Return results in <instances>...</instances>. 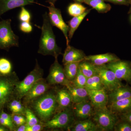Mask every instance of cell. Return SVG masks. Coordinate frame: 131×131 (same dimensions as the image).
I'll list each match as a JSON object with an SVG mask.
<instances>
[{
  "label": "cell",
  "mask_w": 131,
  "mask_h": 131,
  "mask_svg": "<svg viewBox=\"0 0 131 131\" xmlns=\"http://www.w3.org/2000/svg\"><path fill=\"white\" fill-rule=\"evenodd\" d=\"M52 25L46 12L43 15V24L38 52L43 56H51L58 58L62 54V50L57 44Z\"/></svg>",
  "instance_id": "cell-1"
},
{
  "label": "cell",
  "mask_w": 131,
  "mask_h": 131,
  "mask_svg": "<svg viewBox=\"0 0 131 131\" xmlns=\"http://www.w3.org/2000/svg\"><path fill=\"white\" fill-rule=\"evenodd\" d=\"M30 104L34 112L43 123L50 119L58 112V106L55 92H47Z\"/></svg>",
  "instance_id": "cell-2"
},
{
  "label": "cell",
  "mask_w": 131,
  "mask_h": 131,
  "mask_svg": "<svg viewBox=\"0 0 131 131\" xmlns=\"http://www.w3.org/2000/svg\"><path fill=\"white\" fill-rule=\"evenodd\" d=\"M92 119L100 131H114L115 124L119 118L107 107L94 109Z\"/></svg>",
  "instance_id": "cell-3"
},
{
  "label": "cell",
  "mask_w": 131,
  "mask_h": 131,
  "mask_svg": "<svg viewBox=\"0 0 131 131\" xmlns=\"http://www.w3.org/2000/svg\"><path fill=\"white\" fill-rule=\"evenodd\" d=\"M75 121L71 106L56 113L50 119L43 124L44 127L47 129H68Z\"/></svg>",
  "instance_id": "cell-4"
},
{
  "label": "cell",
  "mask_w": 131,
  "mask_h": 131,
  "mask_svg": "<svg viewBox=\"0 0 131 131\" xmlns=\"http://www.w3.org/2000/svg\"><path fill=\"white\" fill-rule=\"evenodd\" d=\"M36 61L34 69L24 80L21 81H19L16 84L15 93L19 100L24 98L33 86L38 81L43 78V71L39 65L37 61Z\"/></svg>",
  "instance_id": "cell-5"
},
{
  "label": "cell",
  "mask_w": 131,
  "mask_h": 131,
  "mask_svg": "<svg viewBox=\"0 0 131 131\" xmlns=\"http://www.w3.org/2000/svg\"><path fill=\"white\" fill-rule=\"evenodd\" d=\"M10 19L0 21V49L8 50L19 47V37L12 30Z\"/></svg>",
  "instance_id": "cell-6"
},
{
  "label": "cell",
  "mask_w": 131,
  "mask_h": 131,
  "mask_svg": "<svg viewBox=\"0 0 131 131\" xmlns=\"http://www.w3.org/2000/svg\"><path fill=\"white\" fill-rule=\"evenodd\" d=\"M98 75L100 77L104 89L110 92L124 85L116 77L114 73L105 65L96 66Z\"/></svg>",
  "instance_id": "cell-7"
},
{
  "label": "cell",
  "mask_w": 131,
  "mask_h": 131,
  "mask_svg": "<svg viewBox=\"0 0 131 131\" xmlns=\"http://www.w3.org/2000/svg\"><path fill=\"white\" fill-rule=\"evenodd\" d=\"M55 59L50 68L46 81L50 86L59 84L66 87L72 83L66 76L63 68L59 63L58 58Z\"/></svg>",
  "instance_id": "cell-8"
},
{
  "label": "cell",
  "mask_w": 131,
  "mask_h": 131,
  "mask_svg": "<svg viewBox=\"0 0 131 131\" xmlns=\"http://www.w3.org/2000/svg\"><path fill=\"white\" fill-rule=\"evenodd\" d=\"M120 81L131 84V62L120 59L106 64Z\"/></svg>",
  "instance_id": "cell-9"
},
{
  "label": "cell",
  "mask_w": 131,
  "mask_h": 131,
  "mask_svg": "<svg viewBox=\"0 0 131 131\" xmlns=\"http://www.w3.org/2000/svg\"><path fill=\"white\" fill-rule=\"evenodd\" d=\"M19 81L17 77L0 78V108L3 107L12 98Z\"/></svg>",
  "instance_id": "cell-10"
},
{
  "label": "cell",
  "mask_w": 131,
  "mask_h": 131,
  "mask_svg": "<svg viewBox=\"0 0 131 131\" xmlns=\"http://www.w3.org/2000/svg\"><path fill=\"white\" fill-rule=\"evenodd\" d=\"M47 7L49 9L48 16L51 25L58 28L62 32L66 39V45L69 44L70 41L68 38L69 27L63 20L61 10L56 7L55 5H50Z\"/></svg>",
  "instance_id": "cell-11"
},
{
  "label": "cell",
  "mask_w": 131,
  "mask_h": 131,
  "mask_svg": "<svg viewBox=\"0 0 131 131\" xmlns=\"http://www.w3.org/2000/svg\"><path fill=\"white\" fill-rule=\"evenodd\" d=\"M50 86L46 80L43 78L38 81L23 98L24 105H28L35 99L47 93Z\"/></svg>",
  "instance_id": "cell-12"
},
{
  "label": "cell",
  "mask_w": 131,
  "mask_h": 131,
  "mask_svg": "<svg viewBox=\"0 0 131 131\" xmlns=\"http://www.w3.org/2000/svg\"><path fill=\"white\" fill-rule=\"evenodd\" d=\"M72 107L75 118L78 120L91 118L93 114L94 108L90 100L73 104Z\"/></svg>",
  "instance_id": "cell-13"
},
{
  "label": "cell",
  "mask_w": 131,
  "mask_h": 131,
  "mask_svg": "<svg viewBox=\"0 0 131 131\" xmlns=\"http://www.w3.org/2000/svg\"><path fill=\"white\" fill-rule=\"evenodd\" d=\"M90 101L94 109L107 107L108 96L105 89L88 91Z\"/></svg>",
  "instance_id": "cell-14"
},
{
  "label": "cell",
  "mask_w": 131,
  "mask_h": 131,
  "mask_svg": "<svg viewBox=\"0 0 131 131\" xmlns=\"http://www.w3.org/2000/svg\"><path fill=\"white\" fill-rule=\"evenodd\" d=\"M86 56L82 50L69 44L67 45L63 54L62 63L64 64L68 63L81 62L84 60Z\"/></svg>",
  "instance_id": "cell-15"
},
{
  "label": "cell",
  "mask_w": 131,
  "mask_h": 131,
  "mask_svg": "<svg viewBox=\"0 0 131 131\" xmlns=\"http://www.w3.org/2000/svg\"><path fill=\"white\" fill-rule=\"evenodd\" d=\"M56 94L58 106L57 112L72 106V97L67 88L57 89Z\"/></svg>",
  "instance_id": "cell-16"
},
{
  "label": "cell",
  "mask_w": 131,
  "mask_h": 131,
  "mask_svg": "<svg viewBox=\"0 0 131 131\" xmlns=\"http://www.w3.org/2000/svg\"><path fill=\"white\" fill-rule=\"evenodd\" d=\"M84 59L89 61L95 66H101L118 61L120 59L114 54L106 53L86 56Z\"/></svg>",
  "instance_id": "cell-17"
},
{
  "label": "cell",
  "mask_w": 131,
  "mask_h": 131,
  "mask_svg": "<svg viewBox=\"0 0 131 131\" xmlns=\"http://www.w3.org/2000/svg\"><path fill=\"white\" fill-rule=\"evenodd\" d=\"M35 3V0H0V16L12 9Z\"/></svg>",
  "instance_id": "cell-18"
},
{
  "label": "cell",
  "mask_w": 131,
  "mask_h": 131,
  "mask_svg": "<svg viewBox=\"0 0 131 131\" xmlns=\"http://www.w3.org/2000/svg\"><path fill=\"white\" fill-rule=\"evenodd\" d=\"M108 103L131 97V87L128 84L121 86L108 94Z\"/></svg>",
  "instance_id": "cell-19"
},
{
  "label": "cell",
  "mask_w": 131,
  "mask_h": 131,
  "mask_svg": "<svg viewBox=\"0 0 131 131\" xmlns=\"http://www.w3.org/2000/svg\"><path fill=\"white\" fill-rule=\"evenodd\" d=\"M68 130L71 131H100L96 124L90 118L75 121Z\"/></svg>",
  "instance_id": "cell-20"
},
{
  "label": "cell",
  "mask_w": 131,
  "mask_h": 131,
  "mask_svg": "<svg viewBox=\"0 0 131 131\" xmlns=\"http://www.w3.org/2000/svg\"><path fill=\"white\" fill-rule=\"evenodd\" d=\"M66 88L70 93L73 104L89 100L88 91L85 88L75 86L72 83Z\"/></svg>",
  "instance_id": "cell-21"
},
{
  "label": "cell",
  "mask_w": 131,
  "mask_h": 131,
  "mask_svg": "<svg viewBox=\"0 0 131 131\" xmlns=\"http://www.w3.org/2000/svg\"><path fill=\"white\" fill-rule=\"evenodd\" d=\"M109 108L118 116L129 112L131 111V97L110 103Z\"/></svg>",
  "instance_id": "cell-22"
},
{
  "label": "cell",
  "mask_w": 131,
  "mask_h": 131,
  "mask_svg": "<svg viewBox=\"0 0 131 131\" xmlns=\"http://www.w3.org/2000/svg\"><path fill=\"white\" fill-rule=\"evenodd\" d=\"M91 9H87L82 14L79 16H74L69 21H68L67 23L69 27L68 33V38L70 41L73 38L75 31L79 27L84 18L91 12Z\"/></svg>",
  "instance_id": "cell-23"
},
{
  "label": "cell",
  "mask_w": 131,
  "mask_h": 131,
  "mask_svg": "<svg viewBox=\"0 0 131 131\" xmlns=\"http://www.w3.org/2000/svg\"><path fill=\"white\" fill-rule=\"evenodd\" d=\"M83 3L95 9L100 13H106L111 10L112 7L104 0H83Z\"/></svg>",
  "instance_id": "cell-24"
},
{
  "label": "cell",
  "mask_w": 131,
  "mask_h": 131,
  "mask_svg": "<svg viewBox=\"0 0 131 131\" xmlns=\"http://www.w3.org/2000/svg\"><path fill=\"white\" fill-rule=\"evenodd\" d=\"M79 69L82 74L88 78L95 75L98 74L96 66L85 59L80 62Z\"/></svg>",
  "instance_id": "cell-25"
},
{
  "label": "cell",
  "mask_w": 131,
  "mask_h": 131,
  "mask_svg": "<svg viewBox=\"0 0 131 131\" xmlns=\"http://www.w3.org/2000/svg\"><path fill=\"white\" fill-rule=\"evenodd\" d=\"M80 62L68 63L64 64V70L66 76L69 81L72 82L77 74Z\"/></svg>",
  "instance_id": "cell-26"
},
{
  "label": "cell",
  "mask_w": 131,
  "mask_h": 131,
  "mask_svg": "<svg viewBox=\"0 0 131 131\" xmlns=\"http://www.w3.org/2000/svg\"><path fill=\"white\" fill-rule=\"evenodd\" d=\"M85 88L88 91L104 89L100 77L98 74L87 79Z\"/></svg>",
  "instance_id": "cell-27"
},
{
  "label": "cell",
  "mask_w": 131,
  "mask_h": 131,
  "mask_svg": "<svg viewBox=\"0 0 131 131\" xmlns=\"http://www.w3.org/2000/svg\"><path fill=\"white\" fill-rule=\"evenodd\" d=\"M87 9V8L82 5V3L74 2L69 5L68 11L70 16L74 17L82 14Z\"/></svg>",
  "instance_id": "cell-28"
},
{
  "label": "cell",
  "mask_w": 131,
  "mask_h": 131,
  "mask_svg": "<svg viewBox=\"0 0 131 131\" xmlns=\"http://www.w3.org/2000/svg\"><path fill=\"white\" fill-rule=\"evenodd\" d=\"M9 108L13 114H20L25 115L26 106L20 101L15 99L10 102Z\"/></svg>",
  "instance_id": "cell-29"
},
{
  "label": "cell",
  "mask_w": 131,
  "mask_h": 131,
  "mask_svg": "<svg viewBox=\"0 0 131 131\" xmlns=\"http://www.w3.org/2000/svg\"><path fill=\"white\" fill-rule=\"evenodd\" d=\"M12 70V63L5 58H0V74L7 76L11 74Z\"/></svg>",
  "instance_id": "cell-30"
},
{
  "label": "cell",
  "mask_w": 131,
  "mask_h": 131,
  "mask_svg": "<svg viewBox=\"0 0 131 131\" xmlns=\"http://www.w3.org/2000/svg\"><path fill=\"white\" fill-rule=\"evenodd\" d=\"M25 116L26 120V124L28 126H32L39 123V119L32 110L26 107Z\"/></svg>",
  "instance_id": "cell-31"
},
{
  "label": "cell",
  "mask_w": 131,
  "mask_h": 131,
  "mask_svg": "<svg viewBox=\"0 0 131 131\" xmlns=\"http://www.w3.org/2000/svg\"><path fill=\"white\" fill-rule=\"evenodd\" d=\"M114 131H131V122L120 118L115 125Z\"/></svg>",
  "instance_id": "cell-32"
},
{
  "label": "cell",
  "mask_w": 131,
  "mask_h": 131,
  "mask_svg": "<svg viewBox=\"0 0 131 131\" xmlns=\"http://www.w3.org/2000/svg\"><path fill=\"white\" fill-rule=\"evenodd\" d=\"M87 79L88 78L82 74L78 68L77 74L72 82V84L75 86L85 88Z\"/></svg>",
  "instance_id": "cell-33"
},
{
  "label": "cell",
  "mask_w": 131,
  "mask_h": 131,
  "mask_svg": "<svg viewBox=\"0 0 131 131\" xmlns=\"http://www.w3.org/2000/svg\"><path fill=\"white\" fill-rule=\"evenodd\" d=\"M12 118L13 123L16 127L26 124V117L24 115L13 114Z\"/></svg>",
  "instance_id": "cell-34"
},
{
  "label": "cell",
  "mask_w": 131,
  "mask_h": 131,
  "mask_svg": "<svg viewBox=\"0 0 131 131\" xmlns=\"http://www.w3.org/2000/svg\"><path fill=\"white\" fill-rule=\"evenodd\" d=\"M21 7V11L19 15V20L21 22H30L31 19L30 14L24 6Z\"/></svg>",
  "instance_id": "cell-35"
},
{
  "label": "cell",
  "mask_w": 131,
  "mask_h": 131,
  "mask_svg": "<svg viewBox=\"0 0 131 131\" xmlns=\"http://www.w3.org/2000/svg\"><path fill=\"white\" fill-rule=\"evenodd\" d=\"M19 28L21 31L26 33H29L32 30V26L29 22H21Z\"/></svg>",
  "instance_id": "cell-36"
},
{
  "label": "cell",
  "mask_w": 131,
  "mask_h": 131,
  "mask_svg": "<svg viewBox=\"0 0 131 131\" xmlns=\"http://www.w3.org/2000/svg\"><path fill=\"white\" fill-rule=\"evenodd\" d=\"M0 124L12 130H14V125L13 122L3 118L0 117Z\"/></svg>",
  "instance_id": "cell-37"
},
{
  "label": "cell",
  "mask_w": 131,
  "mask_h": 131,
  "mask_svg": "<svg viewBox=\"0 0 131 131\" xmlns=\"http://www.w3.org/2000/svg\"><path fill=\"white\" fill-rule=\"evenodd\" d=\"M43 124L39 122L38 124L32 126H28L27 125L26 131H40L42 130L43 128Z\"/></svg>",
  "instance_id": "cell-38"
},
{
  "label": "cell",
  "mask_w": 131,
  "mask_h": 131,
  "mask_svg": "<svg viewBox=\"0 0 131 131\" xmlns=\"http://www.w3.org/2000/svg\"><path fill=\"white\" fill-rule=\"evenodd\" d=\"M105 2L111 3L115 5L129 6V0H104Z\"/></svg>",
  "instance_id": "cell-39"
},
{
  "label": "cell",
  "mask_w": 131,
  "mask_h": 131,
  "mask_svg": "<svg viewBox=\"0 0 131 131\" xmlns=\"http://www.w3.org/2000/svg\"><path fill=\"white\" fill-rule=\"evenodd\" d=\"M0 117L4 119L13 122L12 115H10L6 113L3 110H1V111L0 112Z\"/></svg>",
  "instance_id": "cell-40"
},
{
  "label": "cell",
  "mask_w": 131,
  "mask_h": 131,
  "mask_svg": "<svg viewBox=\"0 0 131 131\" xmlns=\"http://www.w3.org/2000/svg\"><path fill=\"white\" fill-rule=\"evenodd\" d=\"M118 116H119L120 118L127 120L131 122V111L126 113L120 115Z\"/></svg>",
  "instance_id": "cell-41"
},
{
  "label": "cell",
  "mask_w": 131,
  "mask_h": 131,
  "mask_svg": "<svg viewBox=\"0 0 131 131\" xmlns=\"http://www.w3.org/2000/svg\"><path fill=\"white\" fill-rule=\"evenodd\" d=\"M27 125L26 124L17 127L14 130L15 131H26Z\"/></svg>",
  "instance_id": "cell-42"
},
{
  "label": "cell",
  "mask_w": 131,
  "mask_h": 131,
  "mask_svg": "<svg viewBox=\"0 0 131 131\" xmlns=\"http://www.w3.org/2000/svg\"><path fill=\"white\" fill-rule=\"evenodd\" d=\"M8 130H9L8 129L0 124V131H7Z\"/></svg>",
  "instance_id": "cell-43"
},
{
  "label": "cell",
  "mask_w": 131,
  "mask_h": 131,
  "mask_svg": "<svg viewBox=\"0 0 131 131\" xmlns=\"http://www.w3.org/2000/svg\"><path fill=\"white\" fill-rule=\"evenodd\" d=\"M57 0H47V2L49 3L50 5H55V3Z\"/></svg>",
  "instance_id": "cell-44"
},
{
  "label": "cell",
  "mask_w": 131,
  "mask_h": 131,
  "mask_svg": "<svg viewBox=\"0 0 131 131\" xmlns=\"http://www.w3.org/2000/svg\"><path fill=\"white\" fill-rule=\"evenodd\" d=\"M74 2L79 3H83V0H73Z\"/></svg>",
  "instance_id": "cell-45"
},
{
  "label": "cell",
  "mask_w": 131,
  "mask_h": 131,
  "mask_svg": "<svg viewBox=\"0 0 131 131\" xmlns=\"http://www.w3.org/2000/svg\"><path fill=\"white\" fill-rule=\"evenodd\" d=\"M129 4H130L129 5H130V7L129 12H128V13L129 14H130L131 13V0H129Z\"/></svg>",
  "instance_id": "cell-46"
},
{
  "label": "cell",
  "mask_w": 131,
  "mask_h": 131,
  "mask_svg": "<svg viewBox=\"0 0 131 131\" xmlns=\"http://www.w3.org/2000/svg\"><path fill=\"white\" fill-rule=\"evenodd\" d=\"M131 14L130 16V19L131 21V13L130 14Z\"/></svg>",
  "instance_id": "cell-47"
}]
</instances>
